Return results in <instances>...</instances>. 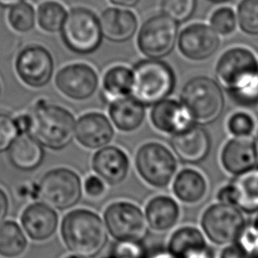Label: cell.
<instances>
[{
    "mask_svg": "<svg viewBox=\"0 0 258 258\" xmlns=\"http://www.w3.org/2000/svg\"><path fill=\"white\" fill-rule=\"evenodd\" d=\"M216 76L236 104L258 103V60L250 49L237 46L226 50L217 62Z\"/></svg>",
    "mask_w": 258,
    "mask_h": 258,
    "instance_id": "obj_1",
    "label": "cell"
},
{
    "mask_svg": "<svg viewBox=\"0 0 258 258\" xmlns=\"http://www.w3.org/2000/svg\"><path fill=\"white\" fill-rule=\"evenodd\" d=\"M60 235L66 247L86 258L97 256L108 242V231L104 220L94 211L75 209L61 221Z\"/></svg>",
    "mask_w": 258,
    "mask_h": 258,
    "instance_id": "obj_2",
    "label": "cell"
},
{
    "mask_svg": "<svg viewBox=\"0 0 258 258\" xmlns=\"http://www.w3.org/2000/svg\"><path fill=\"white\" fill-rule=\"evenodd\" d=\"M29 114L31 126L28 134L43 147L61 150L72 143L76 121L68 109L39 99Z\"/></svg>",
    "mask_w": 258,
    "mask_h": 258,
    "instance_id": "obj_3",
    "label": "cell"
},
{
    "mask_svg": "<svg viewBox=\"0 0 258 258\" xmlns=\"http://www.w3.org/2000/svg\"><path fill=\"white\" fill-rule=\"evenodd\" d=\"M175 86L171 67L157 58L138 61L132 69L130 96L143 106H152L166 99Z\"/></svg>",
    "mask_w": 258,
    "mask_h": 258,
    "instance_id": "obj_4",
    "label": "cell"
},
{
    "mask_svg": "<svg viewBox=\"0 0 258 258\" xmlns=\"http://www.w3.org/2000/svg\"><path fill=\"white\" fill-rule=\"evenodd\" d=\"M180 102L190 114L196 125L215 122L225 108V97L215 80L200 76L186 82L180 92Z\"/></svg>",
    "mask_w": 258,
    "mask_h": 258,
    "instance_id": "obj_5",
    "label": "cell"
},
{
    "mask_svg": "<svg viewBox=\"0 0 258 258\" xmlns=\"http://www.w3.org/2000/svg\"><path fill=\"white\" fill-rule=\"evenodd\" d=\"M60 35L64 45L78 54L96 51L103 39L99 17L85 7H75L68 12Z\"/></svg>",
    "mask_w": 258,
    "mask_h": 258,
    "instance_id": "obj_6",
    "label": "cell"
},
{
    "mask_svg": "<svg viewBox=\"0 0 258 258\" xmlns=\"http://www.w3.org/2000/svg\"><path fill=\"white\" fill-rule=\"evenodd\" d=\"M134 162L139 176L155 188L168 186L177 170L174 153L155 141L142 144L135 154Z\"/></svg>",
    "mask_w": 258,
    "mask_h": 258,
    "instance_id": "obj_7",
    "label": "cell"
},
{
    "mask_svg": "<svg viewBox=\"0 0 258 258\" xmlns=\"http://www.w3.org/2000/svg\"><path fill=\"white\" fill-rule=\"evenodd\" d=\"M83 186L80 175L73 169L57 167L48 170L37 184V196L54 210L64 211L78 205Z\"/></svg>",
    "mask_w": 258,
    "mask_h": 258,
    "instance_id": "obj_8",
    "label": "cell"
},
{
    "mask_svg": "<svg viewBox=\"0 0 258 258\" xmlns=\"http://www.w3.org/2000/svg\"><path fill=\"white\" fill-rule=\"evenodd\" d=\"M244 213L234 205L215 203L201 217V230L213 244L225 246L234 243L246 224Z\"/></svg>",
    "mask_w": 258,
    "mask_h": 258,
    "instance_id": "obj_9",
    "label": "cell"
},
{
    "mask_svg": "<svg viewBox=\"0 0 258 258\" xmlns=\"http://www.w3.org/2000/svg\"><path fill=\"white\" fill-rule=\"evenodd\" d=\"M103 220L108 233L117 242H143L148 232L144 212L131 202L108 205Z\"/></svg>",
    "mask_w": 258,
    "mask_h": 258,
    "instance_id": "obj_10",
    "label": "cell"
},
{
    "mask_svg": "<svg viewBox=\"0 0 258 258\" xmlns=\"http://www.w3.org/2000/svg\"><path fill=\"white\" fill-rule=\"evenodd\" d=\"M177 23L166 15H154L141 25L137 35V46L149 58L165 57L177 42Z\"/></svg>",
    "mask_w": 258,
    "mask_h": 258,
    "instance_id": "obj_11",
    "label": "cell"
},
{
    "mask_svg": "<svg viewBox=\"0 0 258 258\" xmlns=\"http://www.w3.org/2000/svg\"><path fill=\"white\" fill-rule=\"evenodd\" d=\"M54 61L51 53L42 45L30 44L23 47L16 56L15 71L28 87L39 89L51 80Z\"/></svg>",
    "mask_w": 258,
    "mask_h": 258,
    "instance_id": "obj_12",
    "label": "cell"
},
{
    "mask_svg": "<svg viewBox=\"0 0 258 258\" xmlns=\"http://www.w3.org/2000/svg\"><path fill=\"white\" fill-rule=\"evenodd\" d=\"M54 83L66 97L75 101H84L96 93L99 77L92 66L74 62L64 66L56 73Z\"/></svg>",
    "mask_w": 258,
    "mask_h": 258,
    "instance_id": "obj_13",
    "label": "cell"
},
{
    "mask_svg": "<svg viewBox=\"0 0 258 258\" xmlns=\"http://www.w3.org/2000/svg\"><path fill=\"white\" fill-rule=\"evenodd\" d=\"M220 203L237 207L244 214L258 212V165L244 173L236 175L234 179L223 185L218 194Z\"/></svg>",
    "mask_w": 258,
    "mask_h": 258,
    "instance_id": "obj_14",
    "label": "cell"
},
{
    "mask_svg": "<svg viewBox=\"0 0 258 258\" xmlns=\"http://www.w3.org/2000/svg\"><path fill=\"white\" fill-rule=\"evenodd\" d=\"M220 44L219 34L205 23H192L177 36V46L190 60H204L212 56Z\"/></svg>",
    "mask_w": 258,
    "mask_h": 258,
    "instance_id": "obj_15",
    "label": "cell"
},
{
    "mask_svg": "<svg viewBox=\"0 0 258 258\" xmlns=\"http://www.w3.org/2000/svg\"><path fill=\"white\" fill-rule=\"evenodd\" d=\"M169 144L174 155L183 163L197 164L209 155L212 141L208 131L200 126L194 125L188 130L172 135Z\"/></svg>",
    "mask_w": 258,
    "mask_h": 258,
    "instance_id": "obj_16",
    "label": "cell"
},
{
    "mask_svg": "<svg viewBox=\"0 0 258 258\" xmlns=\"http://www.w3.org/2000/svg\"><path fill=\"white\" fill-rule=\"evenodd\" d=\"M150 120L158 131L171 136L182 133L196 125L182 103L173 99H164L153 105Z\"/></svg>",
    "mask_w": 258,
    "mask_h": 258,
    "instance_id": "obj_17",
    "label": "cell"
},
{
    "mask_svg": "<svg viewBox=\"0 0 258 258\" xmlns=\"http://www.w3.org/2000/svg\"><path fill=\"white\" fill-rule=\"evenodd\" d=\"M21 227L33 241L42 242L51 238L58 226V216L55 210L42 202L28 205L20 217Z\"/></svg>",
    "mask_w": 258,
    "mask_h": 258,
    "instance_id": "obj_18",
    "label": "cell"
},
{
    "mask_svg": "<svg viewBox=\"0 0 258 258\" xmlns=\"http://www.w3.org/2000/svg\"><path fill=\"white\" fill-rule=\"evenodd\" d=\"M92 168L105 183L117 185L126 179L130 161L124 150L114 145H107L93 155Z\"/></svg>",
    "mask_w": 258,
    "mask_h": 258,
    "instance_id": "obj_19",
    "label": "cell"
},
{
    "mask_svg": "<svg viewBox=\"0 0 258 258\" xmlns=\"http://www.w3.org/2000/svg\"><path fill=\"white\" fill-rule=\"evenodd\" d=\"M75 137L86 148L100 149L112 141L114 129L104 114L89 112L82 115L76 122Z\"/></svg>",
    "mask_w": 258,
    "mask_h": 258,
    "instance_id": "obj_20",
    "label": "cell"
},
{
    "mask_svg": "<svg viewBox=\"0 0 258 258\" xmlns=\"http://www.w3.org/2000/svg\"><path fill=\"white\" fill-rule=\"evenodd\" d=\"M223 168L236 176L258 165V151L255 141L249 137H234L222 148Z\"/></svg>",
    "mask_w": 258,
    "mask_h": 258,
    "instance_id": "obj_21",
    "label": "cell"
},
{
    "mask_svg": "<svg viewBox=\"0 0 258 258\" xmlns=\"http://www.w3.org/2000/svg\"><path fill=\"white\" fill-rule=\"evenodd\" d=\"M166 250L175 258H212L213 252L207 238L195 226H182L172 232Z\"/></svg>",
    "mask_w": 258,
    "mask_h": 258,
    "instance_id": "obj_22",
    "label": "cell"
},
{
    "mask_svg": "<svg viewBox=\"0 0 258 258\" xmlns=\"http://www.w3.org/2000/svg\"><path fill=\"white\" fill-rule=\"evenodd\" d=\"M100 25L103 37L113 42L129 40L137 30V17L127 9L109 7L100 15Z\"/></svg>",
    "mask_w": 258,
    "mask_h": 258,
    "instance_id": "obj_23",
    "label": "cell"
},
{
    "mask_svg": "<svg viewBox=\"0 0 258 258\" xmlns=\"http://www.w3.org/2000/svg\"><path fill=\"white\" fill-rule=\"evenodd\" d=\"M144 215L150 229L156 232H166L178 222L180 209L174 199L166 195H159L147 202Z\"/></svg>",
    "mask_w": 258,
    "mask_h": 258,
    "instance_id": "obj_24",
    "label": "cell"
},
{
    "mask_svg": "<svg viewBox=\"0 0 258 258\" xmlns=\"http://www.w3.org/2000/svg\"><path fill=\"white\" fill-rule=\"evenodd\" d=\"M43 158V146L28 133L20 134L8 149L9 162L21 171L35 170Z\"/></svg>",
    "mask_w": 258,
    "mask_h": 258,
    "instance_id": "obj_25",
    "label": "cell"
},
{
    "mask_svg": "<svg viewBox=\"0 0 258 258\" xmlns=\"http://www.w3.org/2000/svg\"><path fill=\"white\" fill-rule=\"evenodd\" d=\"M172 192L178 201L184 204H198L207 196V178L195 168H183L175 173L172 179Z\"/></svg>",
    "mask_w": 258,
    "mask_h": 258,
    "instance_id": "obj_26",
    "label": "cell"
},
{
    "mask_svg": "<svg viewBox=\"0 0 258 258\" xmlns=\"http://www.w3.org/2000/svg\"><path fill=\"white\" fill-rule=\"evenodd\" d=\"M109 116L117 129L132 132L142 125L145 118V106L131 96L123 97L109 104Z\"/></svg>",
    "mask_w": 258,
    "mask_h": 258,
    "instance_id": "obj_27",
    "label": "cell"
},
{
    "mask_svg": "<svg viewBox=\"0 0 258 258\" xmlns=\"http://www.w3.org/2000/svg\"><path fill=\"white\" fill-rule=\"evenodd\" d=\"M132 70L123 64L109 68L102 78V96L107 103L130 96Z\"/></svg>",
    "mask_w": 258,
    "mask_h": 258,
    "instance_id": "obj_28",
    "label": "cell"
},
{
    "mask_svg": "<svg viewBox=\"0 0 258 258\" xmlns=\"http://www.w3.org/2000/svg\"><path fill=\"white\" fill-rule=\"evenodd\" d=\"M28 241L23 229L14 221L0 224V256L17 258L27 249Z\"/></svg>",
    "mask_w": 258,
    "mask_h": 258,
    "instance_id": "obj_29",
    "label": "cell"
},
{
    "mask_svg": "<svg viewBox=\"0 0 258 258\" xmlns=\"http://www.w3.org/2000/svg\"><path fill=\"white\" fill-rule=\"evenodd\" d=\"M67 14L68 11L60 2L55 0H45L37 7V24L40 29L48 33L60 31Z\"/></svg>",
    "mask_w": 258,
    "mask_h": 258,
    "instance_id": "obj_30",
    "label": "cell"
},
{
    "mask_svg": "<svg viewBox=\"0 0 258 258\" xmlns=\"http://www.w3.org/2000/svg\"><path fill=\"white\" fill-rule=\"evenodd\" d=\"M7 18L13 30L25 33L33 29L36 21V13L30 3L22 1L10 7Z\"/></svg>",
    "mask_w": 258,
    "mask_h": 258,
    "instance_id": "obj_31",
    "label": "cell"
},
{
    "mask_svg": "<svg viewBox=\"0 0 258 258\" xmlns=\"http://www.w3.org/2000/svg\"><path fill=\"white\" fill-rule=\"evenodd\" d=\"M198 0H161L160 9L177 24L187 21L195 14Z\"/></svg>",
    "mask_w": 258,
    "mask_h": 258,
    "instance_id": "obj_32",
    "label": "cell"
},
{
    "mask_svg": "<svg viewBox=\"0 0 258 258\" xmlns=\"http://www.w3.org/2000/svg\"><path fill=\"white\" fill-rule=\"evenodd\" d=\"M237 22L245 33L258 35V0H242L239 3Z\"/></svg>",
    "mask_w": 258,
    "mask_h": 258,
    "instance_id": "obj_33",
    "label": "cell"
},
{
    "mask_svg": "<svg viewBox=\"0 0 258 258\" xmlns=\"http://www.w3.org/2000/svg\"><path fill=\"white\" fill-rule=\"evenodd\" d=\"M211 27L220 35H229L235 31L237 16L232 8L220 7L215 10L210 19Z\"/></svg>",
    "mask_w": 258,
    "mask_h": 258,
    "instance_id": "obj_34",
    "label": "cell"
},
{
    "mask_svg": "<svg viewBox=\"0 0 258 258\" xmlns=\"http://www.w3.org/2000/svg\"><path fill=\"white\" fill-rule=\"evenodd\" d=\"M227 127L234 137H250L255 131V121L250 114L237 112L229 118Z\"/></svg>",
    "mask_w": 258,
    "mask_h": 258,
    "instance_id": "obj_35",
    "label": "cell"
},
{
    "mask_svg": "<svg viewBox=\"0 0 258 258\" xmlns=\"http://www.w3.org/2000/svg\"><path fill=\"white\" fill-rule=\"evenodd\" d=\"M148 250L143 242H117L109 254L102 258H147Z\"/></svg>",
    "mask_w": 258,
    "mask_h": 258,
    "instance_id": "obj_36",
    "label": "cell"
},
{
    "mask_svg": "<svg viewBox=\"0 0 258 258\" xmlns=\"http://www.w3.org/2000/svg\"><path fill=\"white\" fill-rule=\"evenodd\" d=\"M235 243L250 258L258 253V226L254 222L246 223Z\"/></svg>",
    "mask_w": 258,
    "mask_h": 258,
    "instance_id": "obj_37",
    "label": "cell"
},
{
    "mask_svg": "<svg viewBox=\"0 0 258 258\" xmlns=\"http://www.w3.org/2000/svg\"><path fill=\"white\" fill-rule=\"evenodd\" d=\"M19 135L14 118L5 113H0V153L8 151Z\"/></svg>",
    "mask_w": 258,
    "mask_h": 258,
    "instance_id": "obj_38",
    "label": "cell"
},
{
    "mask_svg": "<svg viewBox=\"0 0 258 258\" xmlns=\"http://www.w3.org/2000/svg\"><path fill=\"white\" fill-rule=\"evenodd\" d=\"M84 189L89 197L98 198L101 197L106 189L104 180L97 174H90L84 182Z\"/></svg>",
    "mask_w": 258,
    "mask_h": 258,
    "instance_id": "obj_39",
    "label": "cell"
},
{
    "mask_svg": "<svg viewBox=\"0 0 258 258\" xmlns=\"http://www.w3.org/2000/svg\"><path fill=\"white\" fill-rule=\"evenodd\" d=\"M219 258H248V256L243 252V250L234 242L221 250Z\"/></svg>",
    "mask_w": 258,
    "mask_h": 258,
    "instance_id": "obj_40",
    "label": "cell"
},
{
    "mask_svg": "<svg viewBox=\"0 0 258 258\" xmlns=\"http://www.w3.org/2000/svg\"><path fill=\"white\" fill-rule=\"evenodd\" d=\"M14 122L19 130L20 134L28 133L30 126H31V117L29 113H23L19 114L14 118Z\"/></svg>",
    "mask_w": 258,
    "mask_h": 258,
    "instance_id": "obj_41",
    "label": "cell"
},
{
    "mask_svg": "<svg viewBox=\"0 0 258 258\" xmlns=\"http://www.w3.org/2000/svg\"><path fill=\"white\" fill-rule=\"evenodd\" d=\"M9 212V200L5 190L0 187V224L3 223Z\"/></svg>",
    "mask_w": 258,
    "mask_h": 258,
    "instance_id": "obj_42",
    "label": "cell"
},
{
    "mask_svg": "<svg viewBox=\"0 0 258 258\" xmlns=\"http://www.w3.org/2000/svg\"><path fill=\"white\" fill-rule=\"evenodd\" d=\"M147 258H175L173 255H171L166 249H153L151 251L148 250V257Z\"/></svg>",
    "mask_w": 258,
    "mask_h": 258,
    "instance_id": "obj_43",
    "label": "cell"
},
{
    "mask_svg": "<svg viewBox=\"0 0 258 258\" xmlns=\"http://www.w3.org/2000/svg\"><path fill=\"white\" fill-rule=\"evenodd\" d=\"M109 2L117 7L130 8L135 7L140 2V0H109Z\"/></svg>",
    "mask_w": 258,
    "mask_h": 258,
    "instance_id": "obj_44",
    "label": "cell"
},
{
    "mask_svg": "<svg viewBox=\"0 0 258 258\" xmlns=\"http://www.w3.org/2000/svg\"><path fill=\"white\" fill-rule=\"evenodd\" d=\"M22 1L23 0H0V7H3V8L12 7Z\"/></svg>",
    "mask_w": 258,
    "mask_h": 258,
    "instance_id": "obj_45",
    "label": "cell"
},
{
    "mask_svg": "<svg viewBox=\"0 0 258 258\" xmlns=\"http://www.w3.org/2000/svg\"><path fill=\"white\" fill-rule=\"evenodd\" d=\"M64 258H86V257L80 256V255H77V254H72V255H69V256H67Z\"/></svg>",
    "mask_w": 258,
    "mask_h": 258,
    "instance_id": "obj_46",
    "label": "cell"
},
{
    "mask_svg": "<svg viewBox=\"0 0 258 258\" xmlns=\"http://www.w3.org/2000/svg\"><path fill=\"white\" fill-rule=\"evenodd\" d=\"M211 2H214V3H223V2H226L228 0H209Z\"/></svg>",
    "mask_w": 258,
    "mask_h": 258,
    "instance_id": "obj_47",
    "label": "cell"
},
{
    "mask_svg": "<svg viewBox=\"0 0 258 258\" xmlns=\"http://www.w3.org/2000/svg\"><path fill=\"white\" fill-rule=\"evenodd\" d=\"M253 222L258 226V212H257V215H256V217H255V219H254Z\"/></svg>",
    "mask_w": 258,
    "mask_h": 258,
    "instance_id": "obj_48",
    "label": "cell"
},
{
    "mask_svg": "<svg viewBox=\"0 0 258 258\" xmlns=\"http://www.w3.org/2000/svg\"><path fill=\"white\" fill-rule=\"evenodd\" d=\"M255 143H256V146H257V151H258V134H257V137H256V141H255Z\"/></svg>",
    "mask_w": 258,
    "mask_h": 258,
    "instance_id": "obj_49",
    "label": "cell"
},
{
    "mask_svg": "<svg viewBox=\"0 0 258 258\" xmlns=\"http://www.w3.org/2000/svg\"><path fill=\"white\" fill-rule=\"evenodd\" d=\"M250 258H258V253L255 254V255H253V256H251Z\"/></svg>",
    "mask_w": 258,
    "mask_h": 258,
    "instance_id": "obj_50",
    "label": "cell"
},
{
    "mask_svg": "<svg viewBox=\"0 0 258 258\" xmlns=\"http://www.w3.org/2000/svg\"><path fill=\"white\" fill-rule=\"evenodd\" d=\"M0 94H1V83H0Z\"/></svg>",
    "mask_w": 258,
    "mask_h": 258,
    "instance_id": "obj_51",
    "label": "cell"
},
{
    "mask_svg": "<svg viewBox=\"0 0 258 258\" xmlns=\"http://www.w3.org/2000/svg\"><path fill=\"white\" fill-rule=\"evenodd\" d=\"M212 258H214V257H212Z\"/></svg>",
    "mask_w": 258,
    "mask_h": 258,
    "instance_id": "obj_52",
    "label": "cell"
}]
</instances>
